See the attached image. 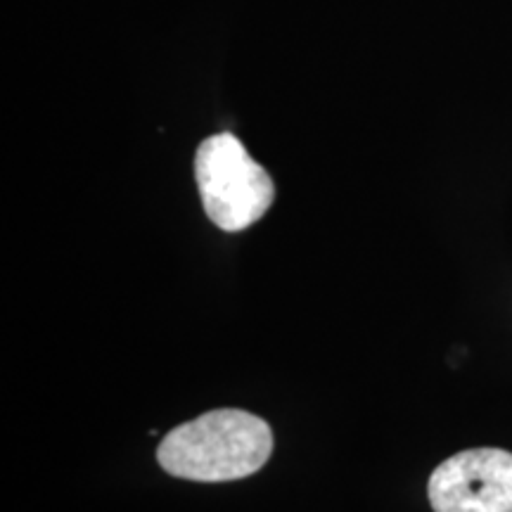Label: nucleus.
Wrapping results in <instances>:
<instances>
[{
  "mask_svg": "<svg viewBox=\"0 0 512 512\" xmlns=\"http://www.w3.org/2000/svg\"><path fill=\"white\" fill-rule=\"evenodd\" d=\"M271 451L273 432L266 420L221 408L166 434L157 460L169 475L190 482H233L259 472Z\"/></svg>",
  "mask_w": 512,
  "mask_h": 512,
  "instance_id": "nucleus-1",
  "label": "nucleus"
},
{
  "mask_svg": "<svg viewBox=\"0 0 512 512\" xmlns=\"http://www.w3.org/2000/svg\"><path fill=\"white\" fill-rule=\"evenodd\" d=\"M195 178L214 226L240 233L271 209L275 185L233 133H216L197 147Z\"/></svg>",
  "mask_w": 512,
  "mask_h": 512,
  "instance_id": "nucleus-2",
  "label": "nucleus"
},
{
  "mask_svg": "<svg viewBox=\"0 0 512 512\" xmlns=\"http://www.w3.org/2000/svg\"><path fill=\"white\" fill-rule=\"evenodd\" d=\"M434 512H512V453L470 448L446 458L432 472Z\"/></svg>",
  "mask_w": 512,
  "mask_h": 512,
  "instance_id": "nucleus-3",
  "label": "nucleus"
}]
</instances>
